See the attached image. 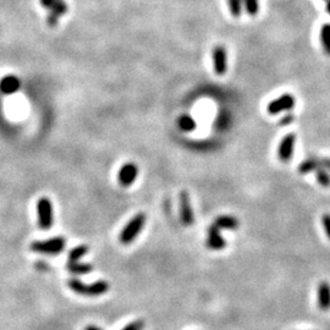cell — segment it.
I'll return each mask as SVG.
<instances>
[{
  "label": "cell",
  "mask_w": 330,
  "mask_h": 330,
  "mask_svg": "<svg viewBox=\"0 0 330 330\" xmlns=\"http://www.w3.org/2000/svg\"><path fill=\"white\" fill-rule=\"evenodd\" d=\"M322 224L326 235H328V237L330 238V214H324L322 216Z\"/></svg>",
  "instance_id": "cb8c5ba5"
},
{
  "label": "cell",
  "mask_w": 330,
  "mask_h": 330,
  "mask_svg": "<svg viewBox=\"0 0 330 330\" xmlns=\"http://www.w3.org/2000/svg\"><path fill=\"white\" fill-rule=\"evenodd\" d=\"M318 169H324L323 159H318L316 157H312L306 159L305 161H302L298 167L299 174H308L312 171H316Z\"/></svg>",
  "instance_id": "4fadbf2b"
},
{
  "label": "cell",
  "mask_w": 330,
  "mask_h": 330,
  "mask_svg": "<svg viewBox=\"0 0 330 330\" xmlns=\"http://www.w3.org/2000/svg\"><path fill=\"white\" fill-rule=\"evenodd\" d=\"M39 2H41L42 6L48 9L50 16L59 18L65 15L67 11V5L64 0H39Z\"/></svg>",
  "instance_id": "8fae6325"
},
{
  "label": "cell",
  "mask_w": 330,
  "mask_h": 330,
  "mask_svg": "<svg viewBox=\"0 0 330 330\" xmlns=\"http://www.w3.org/2000/svg\"><path fill=\"white\" fill-rule=\"evenodd\" d=\"M37 214H38V224L43 230H48L53 226V203L48 197H42L37 203Z\"/></svg>",
  "instance_id": "277c9868"
},
{
  "label": "cell",
  "mask_w": 330,
  "mask_h": 330,
  "mask_svg": "<svg viewBox=\"0 0 330 330\" xmlns=\"http://www.w3.org/2000/svg\"><path fill=\"white\" fill-rule=\"evenodd\" d=\"M88 252V246L86 244H79V246H76L75 249H72L69 252V261L70 262H75V261H79L85 255H87Z\"/></svg>",
  "instance_id": "d6986e66"
},
{
  "label": "cell",
  "mask_w": 330,
  "mask_h": 330,
  "mask_svg": "<svg viewBox=\"0 0 330 330\" xmlns=\"http://www.w3.org/2000/svg\"><path fill=\"white\" fill-rule=\"evenodd\" d=\"M146 224V214L139 213L133 216L130 222L125 225L120 234V241L124 244L131 243L132 241L139 236V234L142 231L143 226Z\"/></svg>",
  "instance_id": "3957f363"
},
{
  "label": "cell",
  "mask_w": 330,
  "mask_h": 330,
  "mask_svg": "<svg viewBox=\"0 0 330 330\" xmlns=\"http://www.w3.org/2000/svg\"><path fill=\"white\" fill-rule=\"evenodd\" d=\"M316 177L319 185H322L323 187H330V175L328 171L324 169H318L316 170Z\"/></svg>",
  "instance_id": "44dd1931"
},
{
  "label": "cell",
  "mask_w": 330,
  "mask_h": 330,
  "mask_svg": "<svg viewBox=\"0 0 330 330\" xmlns=\"http://www.w3.org/2000/svg\"><path fill=\"white\" fill-rule=\"evenodd\" d=\"M318 307L322 311L330 310V285L322 281L318 286Z\"/></svg>",
  "instance_id": "7c38bea8"
},
{
  "label": "cell",
  "mask_w": 330,
  "mask_h": 330,
  "mask_svg": "<svg viewBox=\"0 0 330 330\" xmlns=\"http://www.w3.org/2000/svg\"><path fill=\"white\" fill-rule=\"evenodd\" d=\"M18 88H20V81H18L16 76L9 75L3 78L2 82H0V90L6 94L15 93Z\"/></svg>",
  "instance_id": "5bb4252c"
},
{
  "label": "cell",
  "mask_w": 330,
  "mask_h": 330,
  "mask_svg": "<svg viewBox=\"0 0 330 330\" xmlns=\"http://www.w3.org/2000/svg\"><path fill=\"white\" fill-rule=\"evenodd\" d=\"M326 12L330 15V0L326 2Z\"/></svg>",
  "instance_id": "4316f807"
},
{
  "label": "cell",
  "mask_w": 330,
  "mask_h": 330,
  "mask_svg": "<svg viewBox=\"0 0 330 330\" xmlns=\"http://www.w3.org/2000/svg\"><path fill=\"white\" fill-rule=\"evenodd\" d=\"M67 270L70 273L76 274V275H84V274H88L93 270V265L88 264V263H82L78 261L75 262H67Z\"/></svg>",
  "instance_id": "9a60e30c"
},
{
  "label": "cell",
  "mask_w": 330,
  "mask_h": 330,
  "mask_svg": "<svg viewBox=\"0 0 330 330\" xmlns=\"http://www.w3.org/2000/svg\"><path fill=\"white\" fill-rule=\"evenodd\" d=\"M85 330H102V329L98 328V326H94V325H88Z\"/></svg>",
  "instance_id": "484cf974"
},
{
  "label": "cell",
  "mask_w": 330,
  "mask_h": 330,
  "mask_svg": "<svg viewBox=\"0 0 330 330\" xmlns=\"http://www.w3.org/2000/svg\"><path fill=\"white\" fill-rule=\"evenodd\" d=\"M214 71L216 75H224L226 72V50L223 45H216L213 50Z\"/></svg>",
  "instance_id": "9c48e42d"
},
{
  "label": "cell",
  "mask_w": 330,
  "mask_h": 330,
  "mask_svg": "<svg viewBox=\"0 0 330 330\" xmlns=\"http://www.w3.org/2000/svg\"><path fill=\"white\" fill-rule=\"evenodd\" d=\"M229 6H230L231 14L235 17H238L242 12L243 8V0H229Z\"/></svg>",
  "instance_id": "7402d4cb"
},
{
  "label": "cell",
  "mask_w": 330,
  "mask_h": 330,
  "mask_svg": "<svg viewBox=\"0 0 330 330\" xmlns=\"http://www.w3.org/2000/svg\"><path fill=\"white\" fill-rule=\"evenodd\" d=\"M67 284H69V287L72 291L84 296H100L108 292L110 289L109 283L105 280H97L91 285H86L85 283H82L78 279H70Z\"/></svg>",
  "instance_id": "6da1fadb"
},
{
  "label": "cell",
  "mask_w": 330,
  "mask_h": 330,
  "mask_svg": "<svg viewBox=\"0 0 330 330\" xmlns=\"http://www.w3.org/2000/svg\"><path fill=\"white\" fill-rule=\"evenodd\" d=\"M324 2H328V0H324Z\"/></svg>",
  "instance_id": "83f0119b"
},
{
  "label": "cell",
  "mask_w": 330,
  "mask_h": 330,
  "mask_svg": "<svg viewBox=\"0 0 330 330\" xmlns=\"http://www.w3.org/2000/svg\"><path fill=\"white\" fill-rule=\"evenodd\" d=\"M293 120V116L292 115H287L285 118L281 120V124H289V122H291Z\"/></svg>",
  "instance_id": "d4e9b609"
},
{
  "label": "cell",
  "mask_w": 330,
  "mask_h": 330,
  "mask_svg": "<svg viewBox=\"0 0 330 330\" xmlns=\"http://www.w3.org/2000/svg\"><path fill=\"white\" fill-rule=\"evenodd\" d=\"M180 213H181V220L186 226H191L195 222L194 210L191 207L189 195L187 192L182 191L180 194Z\"/></svg>",
  "instance_id": "52a82bcc"
},
{
  "label": "cell",
  "mask_w": 330,
  "mask_h": 330,
  "mask_svg": "<svg viewBox=\"0 0 330 330\" xmlns=\"http://www.w3.org/2000/svg\"><path fill=\"white\" fill-rule=\"evenodd\" d=\"M320 43L324 53L330 57V23H325L320 30Z\"/></svg>",
  "instance_id": "e0dca14e"
},
{
  "label": "cell",
  "mask_w": 330,
  "mask_h": 330,
  "mask_svg": "<svg viewBox=\"0 0 330 330\" xmlns=\"http://www.w3.org/2000/svg\"><path fill=\"white\" fill-rule=\"evenodd\" d=\"M207 244L212 250H223L226 246L225 240L220 235V229L215 224H212L208 229Z\"/></svg>",
  "instance_id": "30bf717a"
},
{
  "label": "cell",
  "mask_w": 330,
  "mask_h": 330,
  "mask_svg": "<svg viewBox=\"0 0 330 330\" xmlns=\"http://www.w3.org/2000/svg\"><path fill=\"white\" fill-rule=\"evenodd\" d=\"M218 226L219 229H228V230H235L238 228V220L232 215H220L213 223Z\"/></svg>",
  "instance_id": "2e32d148"
},
{
  "label": "cell",
  "mask_w": 330,
  "mask_h": 330,
  "mask_svg": "<svg viewBox=\"0 0 330 330\" xmlns=\"http://www.w3.org/2000/svg\"><path fill=\"white\" fill-rule=\"evenodd\" d=\"M145 328V322L142 319L134 320V322L127 324L122 330H143Z\"/></svg>",
  "instance_id": "603a6c76"
},
{
  "label": "cell",
  "mask_w": 330,
  "mask_h": 330,
  "mask_svg": "<svg viewBox=\"0 0 330 330\" xmlns=\"http://www.w3.org/2000/svg\"><path fill=\"white\" fill-rule=\"evenodd\" d=\"M243 8L250 16H255L259 10L258 0H243Z\"/></svg>",
  "instance_id": "ffe728a7"
},
{
  "label": "cell",
  "mask_w": 330,
  "mask_h": 330,
  "mask_svg": "<svg viewBox=\"0 0 330 330\" xmlns=\"http://www.w3.org/2000/svg\"><path fill=\"white\" fill-rule=\"evenodd\" d=\"M137 175H139V168H137V165L134 163H126L122 165L121 169L119 170L118 179L119 182L124 187H128L137 179Z\"/></svg>",
  "instance_id": "8992f818"
},
{
  "label": "cell",
  "mask_w": 330,
  "mask_h": 330,
  "mask_svg": "<svg viewBox=\"0 0 330 330\" xmlns=\"http://www.w3.org/2000/svg\"><path fill=\"white\" fill-rule=\"evenodd\" d=\"M66 241L65 238L58 236L49 238V240H43V241H35V242L31 243V250L33 252L42 253V255H59V253L63 252L65 250Z\"/></svg>",
  "instance_id": "7a4b0ae2"
},
{
  "label": "cell",
  "mask_w": 330,
  "mask_h": 330,
  "mask_svg": "<svg viewBox=\"0 0 330 330\" xmlns=\"http://www.w3.org/2000/svg\"><path fill=\"white\" fill-rule=\"evenodd\" d=\"M296 104V99L292 94H283L277 99L271 100L268 105V113L270 115H277L285 110H291Z\"/></svg>",
  "instance_id": "5b68a950"
},
{
  "label": "cell",
  "mask_w": 330,
  "mask_h": 330,
  "mask_svg": "<svg viewBox=\"0 0 330 330\" xmlns=\"http://www.w3.org/2000/svg\"><path fill=\"white\" fill-rule=\"evenodd\" d=\"M296 142V136L293 133H289L281 140L279 149H278V155H279V159L284 163L289 161L292 157L293 153V147H295Z\"/></svg>",
  "instance_id": "ba28073f"
},
{
  "label": "cell",
  "mask_w": 330,
  "mask_h": 330,
  "mask_svg": "<svg viewBox=\"0 0 330 330\" xmlns=\"http://www.w3.org/2000/svg\"><path fill=\"white\" fill-rule=\"evenodd\" d=\"M177 125H179V127L181 128L182 131H186V132L196 130V126H197L196 121L187 114H183L177 119Z\"/></svg>",
  "instance_id": "ac0fdd59"
}]
</instances>
